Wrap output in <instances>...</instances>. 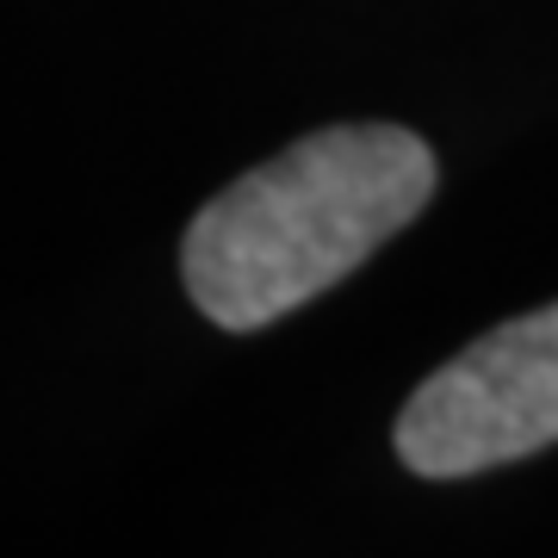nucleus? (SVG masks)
Segmentation results:
<instances>
[{"instance_id":"1","label":"nucleus","mask_w":558,"mask_h":558,"mask_svg":"<svg viewBox=\"0 0 558 558\" xmlns=\"http://www.w3.org/2000/svg\"><path fill=\"white\" fill-rule=\"evenodd\" d=\"M435 199V156L403 124H336L205 205L180 274L218 329H267L323 299Z\"/></svg>"},{"instance_id":"2","label":"nucleus","mask_w":558,"mask_h":558,"mask_svg":"<svg viewBox=\"0 0 558 558\" xmlns=\"http://www.w3.org/2000/svg\"><path fill=\"white\" fill-rule=\"evenodd\" d=\"M558 440V304L527 311L447 360L398 416L416 478H472Z\"/></svg>"}]
</instances>
